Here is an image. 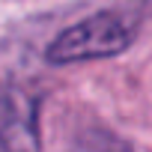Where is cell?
<instances>
[{
  "label": "cell",
  "mask_w": 152,
  "mask_h": 152,
  "mask_svg": "<svg viewBox=\"0 0 152 152\" xmlns=\"http://www.w3.org/2000/svg\"><path fill=\"white\" fill-rule=\"evenodd\" d=\"M134 39V24H128L116 12H99L78 24L66 27L45 51L51 66L84 63V60H104L122 54Z\"/></svg>",
  "instance_id": "cell-2"
},
{
  "label": "cell",
  "mask_w": 152,
  "mask_h": 152,
  "mask_svg": "<svg viewBox=\"0 0 152 152\" xmlns=\"http://www.w3.org/2000/svg\"><path fill=\"white\" fill-rule=\"evenodd\" d=\"M42 84L36 54L27 45L0 42V149L39 152Z\"/></svg>",
  "instance_id": "cell-1"
}]
</instances>
